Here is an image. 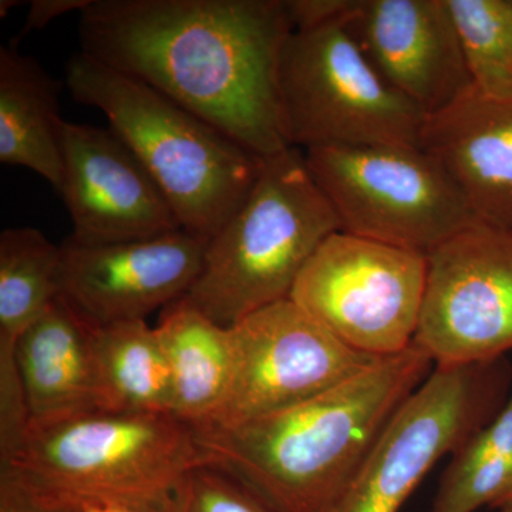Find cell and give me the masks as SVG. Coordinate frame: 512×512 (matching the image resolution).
<instances>
[{"label": "cell", "instance_id": "obj_21", "mask_svg": "<svg viewBox=\"0 0 512 512\" xmlns=\"http://www.w3.org/2000/svg\"><path fill=\"white\" fill-rule=\"evenodd\" d=\"M512 495V393L487 426L453 454L431 512L497 508Z\"/></svg>", "mask_w": 512, "mask_h": 512}, {"label": "cell", "instance_id": "obj_2", "mask_svg": "<svg viewBox=\"0 0 512 512\" xmlns=\"http://www.w3.org/2000/svg\"><path fill=\"white\" fill-rule=\"evenodd\" d=\"M416 343L308 402L235 424L194 427L205 467L272 512H329L406 400L433 372Z\"/></svg>", "mask_w": 512, "mask_h": 512}, {"label": "cell", "instance_id": "obj_18", "mask_svg": "<svg viewBox=\"0 0 512 512\" xmlns=\"http://www.w3.org/2000/svg\"><path fill=\"white\" fill-rule=\"evenodd\" d=\"M154 328L170 367L174 416L194 427L207 423L231 382V329L208 318L187 296L165 306Z\"/></svg>", "mask_w": 512, "mask_h": 512}, {"label": "cell", "instance_id": "obj_24", "mask_svg": "<svg viewBox=\"0 0 512 512\" xmlns=\"http://www.w3.org/2000/svg\"><path fill=\"white\" fill-rule=\"evenodd\" d=\"M183 512H272L227 474L201 466L192 473Z\"/></svg>", "mask_w": 512, "mask_h": 512}, {"label": "cell", "instance_id": "obj_10", "mask_svg": "<svg viewBox=\"0 0 512 512\" xmlns=\"http://www.w3.org/2000/svg\"><path fill=\"white\" fill-rule=\"evenodd\" d=\"M229 329L234 346L231 382L217 412L201 426H235L282 412L383 359L349 348L289 298Z\"/></svg>", "mask_w": 512, "mask_h": 512}, {"label": "cell", "instance_id": "obj_22", "mask_svg": "<svg viewBox=\"0 0 512 512\" xmlns=\"http://www.w3.org/2000/svg\"><path fill=\"white\" fill-rule=\"evenodd\" d=\"M446 2L473 89L512 101V0Z\"/></svg>", "mask_w": 512, "mask_h": 512}, {"label": "cell", "instance_id": "obj_15", "mask_svg": "<svg viewBox=\"0 0 512 512\" xmlns=\"http://www.w3.org/2000/svg\"><path fill=\"white\" fill-rule=\"evenodd\" d=\"M420 147L443 167L478 222L512 232V101L471 87L427 117Z\"/></svg>", "mask_w": 512, "mask_h": 512}, {"label": "cell", "instance_id": "obj_27", "mask_svg": "<svg viewBox=\"0 0 512 512\" xmlns=\"http://www.w3.org/2000/svg\"><path fill=\"white\" fill-rule=\"evenodd\" d=\"M18 5H20V3L16 2V0H2V2H0V16L5 18V16H8L10 10L15 9Z\"/></svg>", "mask_w": 512, "mask_h": 512}, {"label": "cell", "instance_id": "obj_9", "mask_svg": "<svg viewBox=\"0 0 512 512\" xmlns=\"http://www.w3.org/2000/svg\"><path fill=\"white\" fill-rule=\"evenodd\" d=\"M426 275V255L338 231L316 249L289 299L349 348L389 357L413 343Z\"/></svg>", "mask_w": 512, "mask_h": 512}, {"label": "cell", "instance_id": "obj_8", "mask_svg": "<svg viewBox=\"0 0 512 512\" xmlns=\"http://www.w3.org/2000/svg\"><path fill=\"white\" fill-rule=\"evenodd\" d=\"M510 383L505 357L434 367L329 512H399L437 461L497 416Z\"/></svg>", "mask_w": 512, "mask_h": 512}, {"label": "cell", "instance_id": "obj_12", "mask_svg": "<svg viewBox=\"0 0 512 512\" xmlns=\"http://www.w3.org/2000/svg\"><path fill=\"white\" fill-rule=\"evenodd\" d=\"M210 239L184 229L157 237L60 245L59 296L93 328L146 320L187 295Z\"/></svg>", "mask_w": 512, "mask_h": 512}, {"label": "cell", "instance_id": "obj_6", "mask_svg": "<svg viewBox=\"0 0 512 512\" xmlns=\"http://www.w3.org/2000/svg\"><path fill=\"white\" fill-rule=\"evenodd\" d=\"M348 9L312 28L292 29L286 37L278 63L286 143L302 151L375 144L420 147L427 117L367 60L346 26Z\"/></svg>", "mask_w": 512, "mask_h": 512}, {"label": "cell", "instance_id": "obj_13", "mask_svg": "<svg viewBox=\"0 0 512 512\" xmlns=\"http://www.w3.org/2000/svg\"><path fill=\"white\" fill-rule=\"evenodd\" d=\"M64 205L70 239L100 245L183 229L133 151L111 128L62 120L59 127Z\"/></svg>", "mask_w": 512, "mask_h": 512}, {"label": "cell", "instance_id": "obj_16", "mask_svg": "<svg viewBox=\"0 0 512 512\" xmlns=\"http://www.w3.org/2000/svg\"><path fill=\"white\" fill-rule=\"evenodd\" d=\"M94 328L57 296L16 342L32 424L111 410L94 350Z\"/></svg>", "mask_w": 512, "mask_h": 512}, {"label": "cell", "instance_id": "obj_30", "mask_svg": "<svg viewBox=\"0 0 512 512\" xmlns=\"http://www.w3.org/2000/svg\"><path fill=\"white\" fill-rule=\"evenodd\" d=\"M84 512H106V508L103 505L89 504L84 505Z\"/></svg>", "mask_w": 512, "mask_h": 512}, {"label": "cell", "instance_id": "obj_14", "mask_svg": "<svg viewBox=\"0 0 512 512\" xmlns=\"http://www.w3.org/2000/svg\"><path fill=\"white\" fill-rule=\"evenodd\" d=\"M345 22L384 82L424 116L473 87L446 0H350Z\"/></svg>", "mask_w": 512, "mask_h": 512}, {"label": "cell", "instance_id": "obj_29", "mask_svg": "<svg viewBox=\"0 0 512 512\" xmlns=\"http://www.w3.org/2000/svg\"><path fill=\"white\" fill-rule=\"evenodd\" d=\"M497 508L500 512H512V495H510L507 500H504L503 503L498 505Z\"/></svg>", "mask_w": 512, "mask_h": 512}, {"label": "cell", "instance_id": "obj_26", "mask_svg": "<svg viewBox=\"0 0 512 512\" xmlns=\"http://www.w3.org/2000/svg\"><path fill=\"white\" fill-rule=\"evenodd\" d=\"M90 0H33L29 3V12L26 16L20 37L28 35L33 30H40L49 25L52 20L66 13L79 10L80 13L89 5Z\"/></svg>", "mask_w": 512, "mask_h": 512}, {"label": "cell", "instance_id": "obj_25", "mask_svg": "<svg viewBox=\"0 0 512 512\" xmlns=\"http://www.w3.org/2000/svg\"><path fill=\"white\" fill-rule=\"evenodd\" d=\"M0 512H84V505L0 467Z\"/></svg>", "mask_w": 512, "mask_h": 512}, {"label": "cell", "instance_id": "obj_4", "mask_svg": "<svg viewBox=\"0 0 512 512\" xmlns=\"http://www.w3.org/2000/svg\"><path fill=\"white\" fill-rule=\"evenodd\" d=\"M204 466L194 427L174 414L99 410L30 426L8 464L20 476L83 505L183 512Z\"/></svg>", "mask_w": 512, "mask_h": 512}, {"label": "cell", "instance_id": "obj_23", "mask_svg": "<svg viewBox=\"0 0 512 512\" xmlns=\"http://www.w3.org/2000/svg\"><path fill=\"white\" fill-rule=\"evenodd\" d=\"M30 410L16 359V343L0 342V464H8L25 444Z\"/></svg>", "mask_w": 512, "mask_h": 512}, {"label": "cell", "instance_id": "obj_17", "mask_svg": "<svg viewBox=\"0 0 512 512\" xmlns=\"http://www.w3.org/2000/svg\"><path fill=\"white\" fill-rule=\"evenodd\" d=\"M60 84L15 46L0 49V163L28 168L60 190Z\"/></svg>", "mask_w": 512, "mask_h": 512}, {"label": "cell", "instance_id": "obj_3", "mask_svg": "<svg viewBox=\"0 0 512 512\" xmlns=\"http://www.w3.org/2000/svg\"><path fill=\"white\" fill-rule=\"evenodd\" d=\"M74 100L100 110L163 192L184 231L211 239L241 207L264 160L136 77L80 52Z\"/></svg>", "mask_w": 512, "mask_h": 512}, {"label": "cell", "instance_id": "obj_19", "mask_svg": "<svg viewBox=\"0 0 512 512\" xmlns=\"http://www.w3.org/2000/svg\"><path fill=\"white\" fill-rule=\"evenodd\" d=\"M94 350L111 410L174 414L170 367L147 320L94 328Z\"/></svg>", "mask_w": 512, "mask_h": 512}, {"label": "cell", "instance_id": "obj_20", "mask_svg": "<svg viewBox=\"0 0 512 512\" xmlns=\"http://www.w3.org/2000/svg\"><path fill=\"white\" fill-rule=\"evenodd\" d=\"M60 245L35 228L0 234V342L16 343L59 296Z\"/></svg>", "mask_w": 512, "mask_h": 512}, {"label": "cell", "instance_id": "obj_5", "mask_svg": "<svg viewBox=\"0 0 512 512\" xmlns=\"http://www.w3.org/2000/svg\"><path fill=\"white\" fill-rule=\"evenodd\" d=\"M342 231L313 180L305 153L288 148L264 160L241 207L208 242L187 299L224 328L288 299L322 242Z\"/></svg>", "mask_w": 512, "mask_h": 512}, {"label": "cell", "instance_id": "obj_1", "mask_svg": "<svg viewBox=\"0 0 512 512\" xmlns=\"http://www.w3.org/2000/svg\"><path fill=\"white\" fill-rule=\"evenodd\" d=\"M82 52L136 77L268 160L288 150L278 63L285 0H90Z\"/></svg>", "mask_w": 512, "mask_h": 512}, {"label": "cell", "instance_id": "obj_28", "mask_svg": "<svg viewBox=\"0 0 512 512\" xmlns=\"http://www.w3.org/2000/svg\"><path fill=\"white\" fill-rule=\"evenodd\" d=\"M103 507L106 508V512H140L131 510V508L116 507V505H103Z\"/></svg>", "mask_w": 512, "mask_h": 512}, {"label": "cell", "instance_id": "obj_11", "mask_svg": "<svg viewBox=\"0 0 512 512\" xmlns=\"http://www.w3.org/2000/svg\"><path fill=\"white\" fill-rule=\"evenodd\" d=\"M413 342L434 367L491 362L512 350V232L476 222L426 255Z\"/></svg>", "mask_w": 512, "mask_h": 512}, {"label": "cell", "instance_id": "obj_7", "mask_svg": "<svg viewBox=\"0 0 512 512\" xmlns=\"http://www.w3.org/2000/svg\"><path fill=\"white\" fill-rule=\"evenodd\" d=\"M303 153L348 234L427 255L478 222L456 184L421 147L322 146Z\"/></svg>", "mask_w": 512, "mask_h": 512}]
</instances>
